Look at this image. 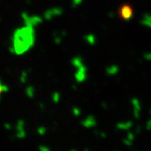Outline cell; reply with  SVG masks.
Listing matches in <instances>:
<instances>
[{"mask_svg":"<svg viewBox=\"0 0 151 151\" xmlns=\"http://www.w3.org/2000/svg\"><path fill=\"white\" fill-rule=\"evenodd\" d=\"M35 42L34 26L25 24L16 29L12 40V48L16 55H22L31 48Z\"/></svg>","mask_w":151,"mask_h":151,"instance_id":"cell-1","label":"cell"},{"mask_svg":"<svg viewBox=\"0 0 151 151\" xmlns=\"http://www.w3.org/2000/svg\"><path fill=\"white\" fill-rule=\"evenodd\" d=\"M120 15L126 21L131 20L133 16H134V13H133L132 8L129 5H127V4L123 5L120 9Z\"/></svg>","mask_w":151,"mask_h":151,"instance_id":"cell-2","label":"cell"},{"mask_svg":"<svg viewBox=\"0 0 151 151\" xmlns=\"http://www.w3.org/2000/svg\"><path fill=\"white\" fill-rule=\"evenodd\" d=\"M140 23L146 27L151 29V14H144L143 18L141 19Z\"/></svg>","mask_w":151,"mask_h":151,"instance_id":"cell-3","label":"cell"},{"mask_svg":"<svg viewBox=\"0 0 151 151\" xmlns=\"http://www.w3.org/2000/svg\"><path fill=\"white\" fill-rule=\"evenodd\" d=\"M119 71V67L118 65H110V66H108L107 67V69H106V72H107V74L109 76H114L116 75V74H118Z\"/></svg>","mask_w":151,"mask_h":151,"instance_id":"cell-4","label":"cell"},{"mask_svg":"<svg viewBox=\"0 0 151 151\" xmlns=\"http://www.w3.org/2000/svg\"><path fill=\"white\" fill-rule=\"evenodd\" d=\"M86 40H87V41L89 42L90 44H92V45H93V44L95 43V37L92 35H89L88 36H86Z\"/></svg>","mask_w":151,"mask_h":151,"instance_id":"cell-5","label":"cell"},{"mask_svg":"<svg viewBox=\"0 0 151 151\" xmlns=\"http://www.w3.org/2000/svg\"><path fill=\"white\" fill-rule=\"evenodd\" d=\"M144 57L146 60H151V52H149V53H146V54L144 55Z\"/></svg>","mask_w":151,"mask_h":151,"instance_id":"cell-6","label":"cell"}]
</instances>
